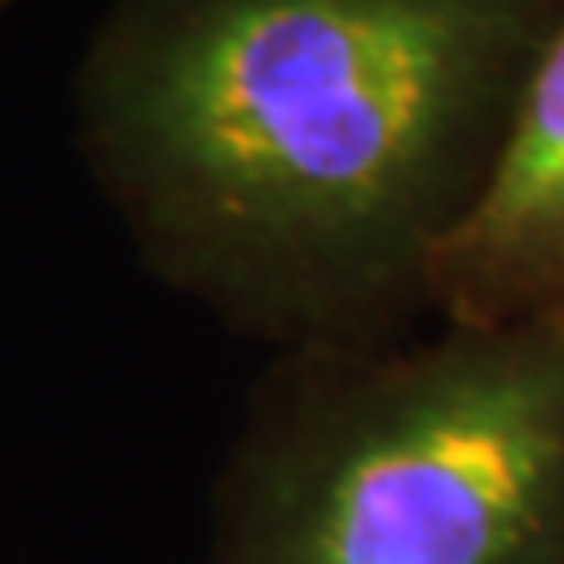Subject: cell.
Wrapping results in <instances>:
<instances>
[{"label": "cell", "mask_w": 564, "mask_h": 564, "mask_svg": "<svg viewBox=\"0 0 564 564\" xmlns=\"http://www.w3.org/2000/svg\"><path fill=\"white\" fill-rule=\"evenodd\" d=\"M564 310V9L535 51L498 160L431 268L435 323L498 326Z\"/></svg>", "instance_id": "cell-3"}, {"label": "cell", "mask_w": 564, "mask_h": 564, "mask_svg": "<svg viewBox=\"0 0 564 564\" xmlns=\"http://www.w3.org/2000/svg\"><path fill=\"white\" fill-rule=\"evenodd\" d=\"M209 564H564V310L284 351Z\"/></svg>", "instance_id": "cell-2"}, {"label": "cell", "mask_w": 564, "mask_h": 564, "mask_svg": "<svg viewBox=\"0 0 564 564\" xmlns=\"http://www.w3.org/2000/svg\"><path fill=\"white\" fill-rule=\"evenodd\" d=\"M561 9L113 0L76 139L147 268L226 323L284 351L402 339Z\"/></svg>", "instance_id": "cell-1"}, {"label": "cell", "mask_w": 564, "mask_h": 564, "mask_svg": "<svg viewBox=\"0 0 564 564\" xmlns=\"http://www.w3.org/2000/svg\"><path fill=\"white\" fill-rule=\"evenodd\" d=\"M18 4H21V0H0V21L9 18V13H13V9H18Z\"/></svg>", "instance_id": "cell-4"}]
</instances>
